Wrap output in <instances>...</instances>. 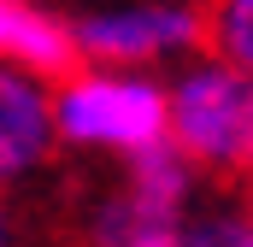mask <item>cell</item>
Returning a JSON list of instances; mask_svg holds the SVG:
<instances>
[{"label": "cell", "instance_id": "cell-1", "mask_svg": "<svg viewBox=\"0 0 253 247\" xmlns=\"http://www.w3.org/2000/svg\"><path fill=\"white\" fill-rule=\"evenodd\" d=\"M53 124H59V147L65 153L124 165L135 153L171 141L165 71L77 59L71 71L53 77Z\"/></svg>", "mask_w": 253, "mask_h": 247}, {"label": "cell", "instance_id": "cell-2", "mask_svg": "<svg viewBox=\"0 0 253 247\" xmlns=\"http://www.w3.org/2000/svg\"><path fill=\"white\" fill-rule=\"evenodd\" d=\"M171 147L212 183H253V71L200 47L165 71Z\"/></svg>", "mask_w": 253, "mask_h": 247}, {"label": "cell", "instance_id": "cell-3", "mask_svg": "<svg viewBox=\"0 0 253 247\" xmlns=\"http://www.w3.org/2000/svg\"><path fill=\"white\" fill-rule=\"evenodd\" d=\"M59 159V124H53V77L0 65V188L36 183Z\"/></svg>", "mask_w": 253, "mask_h": 247}, {"label": "cell", "instance_id": "cell-4", "mask_svg": "<svg viewBox=\"0 0 253 247\" xmlns=\"http://www.w3.org/2000/svg\"><path fill=\"white\" fill-rule=\"evenodd\" d=\"M124 247H253V200L236 188H200L183 218L147 230Z\"/></svg>", "mask_w": 253, "mask_h": 247}, {"label": "cell", "instance_id": "cell-5", "mask_svg": "<svg viewBox=\"0 0 253 247\" xmlns=\"http://www.w3.org/2000/svg\"><path fill=\"white\" fill-rule=\"evenodd\" d=\"M0 65H24L42 77H59L77 65L71 30L47 0H0Z\"/></svg>", "mask_w": 253, "mask_h": 247}, {"label": "cell", "instance_id": "cell-6", "mask_svg": "<svg viewBox=\"0 0 253 247\" xmlns=\"http://www.w3.org/2000/svg\"><path fill=\"white\" fill-rule=\"evenodd\" d=\"M206 47L253 71V0H206Z\"/></svg>", "mask_w": 253, "mask_h": 247}, {"label": "cell", "instance_id": "cell-7", "mask_svg": "<svg viewBox=\"0 0 253 247\" xmlns=\"http://www.w3.org/2000/svg\"><path fill=\"white\" fill-rule=\"evenodd\" d=\"M0 247H24V224H18L12 194H6V188H0Z\"/></svg>", "mask_w": 253, "mask_h": 247}]
</instances>
